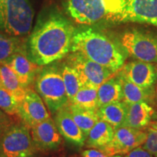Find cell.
I'll return each instance as SVG.
<instances>
[{
    "instance_id": "cell-10",
    "label": "cell",
    "mask_w": 157,
    "mask_h": 157,
    "mask_svg": "<svg viewBox=\"0 0 157 157\" xmlns=\"http://www.w3.org/2000/svg\"><path fill=\"white\" fill-rule=\"evenodd\" d=\"M147 137V132L139 129L121 127L115 129L114 135L107 146L101 148L110 156L127 154L133 149L142 146Z\"/></svg>"
},
{
    "instance_id": "cell-21",
    "label": "cell",
    "mask_w": 157,
    "mask_h": 157,
    "mask_svg": "<svg viewBox=\"0 0 157 157\" xmlns=\"http://www.w3.org/2000/svg\"><path fill=\"white\" fill-rule=\"evenodd\" d=\"M117 76L119 78L121 90H122V101L124 103L127 105L138 103V102L148 103L151 95V92L149 91L150 89H145V88L139 87L138 85L132 83V82L125 78L119 72Z\"/></svg>"
},
{
    "instance_id": "cell-9",
    "label": "cell",
    "mask_w": 157,
    "mask_h": 157,
    "mask_svg": "<svg viewBox=\"0 0 157 157\" xmlns=\"http://www.w3.org/2000/svg\"><path fill=\"white\" fill-rule=\"evenodd\" d=\"M109 21L148 23L157 27V0H124L121 10Z\"/></svg>"
},
{
    "instance_id": "cell-22",
    "label": "cell",
    "mask_w": 157,
    "mask_h": 157,
    "mask_svg": "<svg viewBox=\"0 0 157 157\" xmlns=\"http://www.w3.org/2000/svg\"><path fill=\"white\" fill-rule=\"evenodd\" d=\"M25 50V41L19 36L0 34V65L8 63L20 51Z\"/></svg>"
},
{
    "instance_id": "cell-17",
    "label": "cell",
    "mask_w": 157,
    "mask_h": 157,
    "mask_svg": "<svg viewBox=\"0 0 157 157\" xmlns=\"http://www.w3.org/2000/svg\"><path fill=\"white\" fill-rule=\"evenodd\" d=\"M123 100L122 90L117 75L109 78L98 88V109Z\"/></svg>"
},
{
    "instance_id": "cell-35",
    "label": "cell",
    "mask_w": 157,
    "mask_h": 157,
    "mask_svg": "<svg viewBox=\"0 0 157 157\" xmlns=\"http://www.w3.org/2000/svg\"><path fill=\"white\" fill-rule=\"evenodd\" d=\"M0 157H5V156H3L2 155H1V154H0Z\"/></svg>"
},
{
    "instance_id": "cell-4",
    "label": "cell",
    "mask_w": 157,
    "mask_h": 157,
    "mask_svg": "<svg viewBox=\"0 0 157 157\" xmlns=\"http://www.w3.org/2000/svg\"><path fill=\"white\" fill-rule=\"evenodd\" d=\"M34 11L31 0H0V31L23 36L32 29Z\"/></svg>"
},
{
    "instance_id": "cell-20",
    "label": "cell",
    "mask_w": 157,
    "mask_h": 157,
    "mask_svg": "<svg viewBox=\"0 0 157 157\" xmlns=\"http://www.w3.org/2000/svg\"><path fill=\"white\" fill-rule=\"evenodd\" d=\"M2 86L14 97L18 103L24 99L27 88L23 87L16 74L7 64L0 65Z\"/></svg>"
},
{
    "instance_id": "cell-1",
    "label": "cell",
    "mask_w": 157,
    "mask_h": 157,
    "mask_svg": "<svg viewBox=\"0 0 157 157\" xmlns=\"http://www.w3.org/2000/svg\"><path fill=\"white\" fill-rule=\"evenodd\" d=\"M75 29L58 10L45 7L25 41L27 57L41 66L61 60L71 52Z\"/></svg>"
},
{
    "instance_id": "cell-8",
    "label": "cell",
    "mask_w": 157,
    "mask_h": 157,
    "mask_svg": "<svg viewBox=\"0 0 157 157\" xmlns=\"http://www.w3.org/2000/svg\"><path fill=\"white\" fill-rule=\"evenodd\" d=\"M66 63L76 71L82 85L98 87L116 74L112 70L90 60L78 52H71L67 56Z\"/></svg>"
},
{
    "instance_id": "cell-24",
    "label": "cell",
    "mask_w": 157,
    "mask_h": 157,
    "mask_svg": "<svg viewBox=\"0 0 157 157\" xmlns=\"http://www.w3.org/2000/svg\"><path fill=\"white\" fill-rule=\"evenodd\" d=\"M98 88L95 86L82 85L69 104L82 109L97 110Z\"/></svg>"
},
{
    "instance_id": "cell-5",
    "label": "cell",
    "mask_w": 157,
    "mask_h": 157,
    "mask_svg": "<svg viewBox=\"0 0 157 157\" xmlns=\"http://www.w3.org/2000/svg\"><path fill=\"white\" fill-rule=\"evenodd\" d=\"M34 82L36 93L52 114L69 105L60 68L57 65L43 66Z\"/></svg>"
},
{
    "instance_id": "cell-19",
    "label": "cell",
    "mask_w": 157,
    "mask_h": 157,
    "mask_svg": "<svg viewBox=\"0 0 157 157\" xmlns=\"http://www.w3.org/2000/svg\"><path fill=\"white\" fill-rule=\"evenodd\" d=\"M127 104L123 101L109 104L96 110L101 120L110 124L114 129L122 127L127 115Z\"/></svg>"
},
{
    "instance_id": "cell-15",
    "label": "cell",
    "mask_w": 157,
    "mask_h": 157,
    "mask_svg": "<svg viewBox=\"0 0 157 157\" xmlns=\"http://www.w3.org/2000/svg\"><path fill=\"white\" fill-rule=\"evenodd\" d=\"M7 64L13 69L19 81L25 88L34 83L43 67L31 61L26 56L25 50L15 54Z\"/></svg>"
},
{
    "instance_id": "cell-34",
    "label": "cell",
    "mask_w": 157,
    "mask_h": 157,
    "mask_svg": "<svg viewBox=\"0 0 157 157\" xmlns=\"http://www.w3.org/2000/svg\"><path fill=\"white\" fill-rule=\"evenodd\" d=\"M2 86V81H1V78H0V87Z\"/></svg>"
},
{
    "instance_id": "cell-2",
    "label": "cell",
    "mask_w": 157,
    "mask_h": 157,
    "mask_svg": "<svg viewBox=\"0 0 157 157\" xmlns=\"http://www.w3.org/2000/svg\"><path fill=\"white\" fill-rule=\"evenodd\" d=\"M71 52L83 55L116 73L126 60L124 52L113 41L101 31L87 26L75 29Z\"/></svg>"
},
{
    "instance_id": "cell-13",
    "label": "cell",
    "mask_w": 157,
    "mask_h": 157,
    "mask_svg": "<svg viewBox=\"0 0 157 157\" xmlns=\"http://www.w3.org/2000/svg\"><path fill=\"white\" fill-rule=\"evenodd\" d=\"M31 137L36 148L41 151L55 150L62 143L61 135L51 117L31 127Z\"/></svg>"
},
{
    "instance_id": "cell-14",
    "label": "cell",
    "mask_w": 157,
    "mask_h": 157,
    "mask_svg": "<svg viewBox=\"0 0 157 157\" xmlns=\"http://www.w3.org/2000/svg\"><path fill=\"white\" fill-rule=\"evenodd\" d=\"M54 121L60 134L68 142L79 146L84 144L87 137L74 121L68 105L62 108L55 113Z\"/></svg>"
},
{
    "instance_id": "cell-30",
    "label": "cell",
    "mask_w": 157,
    "mask_h": 157,
    "mask_svg": "<svg viewBox=\"0 0 157 157\" xmlns=\"http://www.w3.org/2000/svg\"><path fill=\"white\" fill-rule=\"evenodd\" d=\"M82 154L83 157H111L101 151L95 148L84 151Z\"/></svg>"
},
{
    "instance_id": "cell-7",
    "label": "cell",
    "mask_w": 157,
    "mask_h": 157,
    "mask_svg": "<svg viewBox=\"0 0 157 157\" xmlns=\"http://www.w3.org/2000/svg\"><path fill=\"white\" fill-rule=\"evenodd\" d=\"M36 149L25 124L10 126L0 140V153L5 157H33Z\"/></svg>"
},
{
    "instance_id": "cell-27",
    "label": "cell",
    "mask_w": 157,
    "mask_h": 157,
    "mask_svg": "<svg viewBox=\"0 0 157 157\" xmlns=\"http://www.w3.org/2000/svg\"><path fill=\"white\" fill-rule=\"evenodd\" d=\"M141 146L154 157H157V129L152 127L148 129L146 140Z\"/></svg>"
},
{
    "instance_id": "cell-12",
    "label": "cell",
    "mask_w": 157,
    "mask_h": 157,
    "mask_svg": "<svg viewBox=\"0 0 157 157\" xmlns=\"http://www.w3.org/2000/svg\"><path fill=\"white\" fill-rule=\"evenodd\" d=\"M118 72L132 83L145 89H151L157 76L154 64L138 60L124 63Z\"/></svg>"
},
{
    "instance_id": "cell-29",
    "label": "cell",
    "mask_w": 157,
    "mask_h": 157,
    "mask_svg": "<svg viewBox=\"0 0 157 157\" xmlns=\"http://www.w3.org/2000/svg\"><path fill=\"white\" fill-rule=\"evenodd\" d=\"M124 157H154L142 146L133 149L128 154H125Z\"/></svg>"
},
{
    "instance_id": "cell-28",
    "label": "cell",
    "mask_w": 157,
    "mask_h": 157,
    "mask_svg": "<svg viewBox=\"0 0 157 157\" xmlns=\"http://www.w3.org/2000/svg\"><path fill=\"white\" fill-rule=\"evenodd\" d=\"M10 127V121L4 111L0 109V140L7 129Z\"/></svg>"
},
{
    "instance_id": "cell-25",
    "label": "cell",
    "mask_w": 157,
    "mask_h": 157,
    "mask_svg": "<svg viewBox=\"0 0 157 157\" xmlns=\"http://www.w3.org/2000/svg\"><path fill=\"white\" fill-rule=\"evenodd\" d=\"M60 68V72L63 80L66 93L69 100V103L82 87L79 76L73 67L67 63H64Z\"/></svg>"
},
{
    "instance_id": "cell-26",
    "label": "cell",
    "mask_w": 157,
    "mask_h": 157,
    "mask_svg": "<svg viewBox=\"0 0 157 157\" xmlns=\"http://www.w3.org/2000/svg\"><path fill=\"white\" fill-rule=\"evenodd\" d=\"M18 105L16 100L2 86L0 87V109L6 114H17Z\"/></svg>"
},
{
    "instance_id": "cell-11",
    "label": "cell",
    "mask_w": 157,
    "mask_h": 157,
    "mask_svg": "<svg viewBox=\"0 0 157 157\" xmlns=\"http://www.w3.org/2000/svg\"><path fill=\"white\" fill-rule=\"evenodd\" d=\"M17 114L26 126H35L50 118L46 105L36 92L27 89L24 99L18 105Z\"/></svg>"
},
{
    "instance_id": "cell-6",
    "label": "cell",
    "mask_w": 157,
    "mask_h": 157,
    "mask_svg": "<svg viewBox=\"0 0 157 157\" xmlns=\"http://www.w3.org/2000/svg\"><path fill=\"white\" fill-rule=\"evenodd\" d=\"M123 50L132 58L141 61L157 63V36L132 29L121 36Z\"/></svg>"
},
{
    "instance_id": "cell-32",
    "label": "cell",
    "mask_w": 157,
    "mask_h": 157,
    "mask_svg": "<svg viewBox=\"0 0 157 157\" xmlns=\"http://www.w3.org/2000/svg\"><path fill=\"white\" fill-rule=\"evenodd\" d=\"M111 157H121V155H115V156H113Z\"/></svg>"
},
{
    "instance_id": "cell-23",
    "label": "cell",
    "mask_w": 157,
    "mask_h": 157,
    "mask_svg": "<svg viewBox=\"0 0 157 157\" xmlns=\"http://www.w3.org/2000/svg\"><path fill=\"white\" fill-rule=\"evenodd\" d=\"M68 109L74 121L87 137L91 129L100 120L96 110L82 109L71 104Z\"/></svg>"
},
{
    "instance_id": "cell-18",
    "label": "cell",
    "mask_w": 157,
    "mask_h": 157,
    "mask_svg": "<svg viewBox=\"0 0 157 157\" xmlns=\"http://www.w3.org/2000/svg\"><path fill=\"white\" fill-rule=\"evenodd\" d=\"M115 129L109 123L100 119L90 131L87 136V145L101 150L112 140Z\"/></svg>"
},
{
    "instance_id": "cell-33",
    "label": "cell",
    "mask_w": 157,
    "mask_h": 157,
    "mask_svg": "<svg viewBox=\"0 0 157 157\" xmlns=\"http://www.w3.org/2000/svg\"><path fill=\"white\" fill-rule=\"evenodd\" d=\"M156 100H157V86H156Z\"/></svg>"
},
{
    "instance_id": "cell-16",
    "label": "cell",
    "mask_w": 157,
    "mask_h": 157,
    "mask_svg": "<svg viewBox=\"0 0 157 157\" xmlns=\"http://www.w3.org/2000/svg\"><path fill=\"white\" fill-rule=\"evenodd\" d=\"M154 111L146 102L127 105V115L122 127L142 129L150 124Z\"/></svg>"
},
{
    "instance_id": "cell-31",
    "label": "cell",
    "mask_w": 157,
    "mask_h": 157,
    "mask_svg": "<svg viewBox=\"0 0 157 157\" xmlns=\"http://www.w3.org/2000/svg\"><path fill=\"white\" fill-rule=\"evenodd\" d=\"M151 127H152V128L155 129H157V121L151 122Z\"/></svg>"
},
{
    "instance_id": "cell-3",
    "label": "cell",
    "mask_w": 157,
    "mask_h": 157,
    "mask_svg": "<svg viewBox=\"0 0 157 157\" xmlns=\"http://www.w3.org/2000/svg\"><path fill=\"white\" fill-rule=\"evenodd\" d=\"M124 0H65L68 15L78 24L90 25L109 21L122 9Z\"/></svg>"
}]
</instances>
